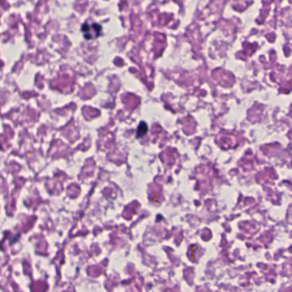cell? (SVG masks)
<instances>
[{
    "mask_svg": "<svg viewBox=\"0 0 292 292\" xmlns=\"http://www.w3.org/2000/svg\"><path fill=\"white\" fill-rule=\"evenodd\" d=\"M148 132V126L145 122H141L138 127V130H137V136L138 137H142L147 134Z\"/></svg>",
    "mask_w": 292,
    "mask_h": 292,
    "instance_id": "1",
    "label": "cell"
}]
</instances>
